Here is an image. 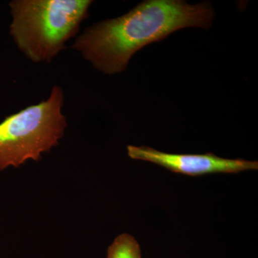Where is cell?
<instances>
[{"label": "cell", "instance_id": "obj_1", "mask_svg": "<svg viewBox=\"0 0 258 258\" xmlns=\"http://www.w3.org/2000/svg\"><path fill=\"white\" fill-rule=\"evenodd\" d=\"M214 15L210 3L147 0L123 16L88 27L76 38L73 48L103 74H118L125 71L137 51L180 29H208Z\"/></svg>", "mask_w": 258, "mask_h": 258}, {"label": "cell", "instance_id": "obj_2", "mask_svg": "<svg viewBox=\"0 0 258 258\" xmlns=\"http://www.w3.org/2000/svg\"><path fill=\"white\" fill-rule=\"evenodd\" d=\"M91 0H14L10 32L17 46L35 62H50L79 32Z\"/></svg>", "mask_w": 258, "mask_h": 258}, {"label": "cell", "instance_id": "obj_3", "mask_svg": "<svg viewBox=\"0 0 258 258\" xmlns=\"http://www.w3.org/2000/svg\"><path fill=\"white\" fill-rule=\"evenodd\" d=\"M63 100L62 88L55 86L46 101L5 117L0 123V171L40 160L42 153L58 145L68 125Z\"/></svg>", "mask_w": 258, "mask_h": 258}, {"label": "cell", "instance_id": "obj_4", "mask_svg": "<svg viewBox=\"0 0 258 258\" xmlns=\"http://www.w3.org/2000/svg\"><path fill=\"white\" fill-rule=\"evenodd\" d=\"M128 155L133 159L154 163L173 172L191 176L208 174H237L241 171L257 170V161L230 159L217 157L212 153L205 154H174L159 152L149 147H127Z\"/></svg>", "mask_w": 258, "mask_h": 258}, {"label": "cell", "instance_id": "obj_5", "mask_svg": "<svg viewBox=\"0 0 258 258\" xmlns=\"http://www.w3.org/2000/svg\"><path fill=\"white\" fill-rule=\"evenodd\" d=\"M107 258H142V250L133 236L121 234L108 247Z\"/></svg>", "mask_w": 258, "mask_h": 258}]
</instances>
